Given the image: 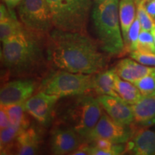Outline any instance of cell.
Wrapping results in <instances>:
<instances>
[{"label":"cell","mask_w":155,"mask_h":155,"mask_svg":"<svg viewBox=\"0 0 155 155\" xmlns=\"http://www.w3.org/2000/svg\"><path fill=\"white\" fill-rule=\"evenodd\" d=\"M50 67L55 70L95 74L108 67L109 57L88 34L54 28L47 38Z\"/></svg>","instance_id":"obj_1"},{"label":"cell","mask_w":155,"mask_h":155,"mask_svg":"<svg viewBox=\"0 0 155 155\" xmlns=\"http://www.w3.org/2000/svg\"><path fill=\"white\" fill-rule=\"evenodd\" d=\"M48 37L25 29L2 41L1 61L7 75L17 78H40L51 68L47 50Z\"/></svg>","instance_id":"obj_2"},{"label":"cell","mask_w":155,"mask_h":155,"mask_svg":"<svg viewBox=\"0 0 155 155\" xmlns=\"http://www.w3.org/2000/svg\"><path fill=\"white\" fill-rule=\"evenodd\" d=\"M119 4V0L96 3L92 11L97 42L103 51L112 57H119L125 54Z\"/></svg>","instance_id":"obj_3"},{"label":"cell","mask_w":155,"mask_h":155,"mask_svg":"<svg viewBox=\"0 0 155 155\" xmlns=\"http://www.w3.org/2000/svg\"><path fill=\"white\" fill-rule=\"evenodd\" d=\"M55 112V124L71 128L85 140L101 116L103 108L98 98L83 94L75 96Z\"/></svg>","instance_id":"obj_4"},{"label":"cell","mask_w":155,"mask_h":155,"mask_svg":"<svg viewBox=\"0 0 155 155\" xmlns=\"http://www.w3.org/2000/svg\"><path fill=\"white\" fill-rule=\"evenodd\" d=\"M54 28L71 32L88 34L87 28L92 0H46Z\"/></svg>","instance_id":"obj_5"},{"label":"cell","mask_w":155,"mask_h":155,"mask_svg":"<svg viewBox=\"0 0 155 155\" xmlns=\"http://www.w3.org/2000/svg\"><path fill=\"white\" fill-rule=\"evenodd\" d=\"M93 78L94 74L57 70L45 78L41 91L61 98L91 94L93 92Z\"/></svg>","instance_id":"obj_6"},{"label":"cell","mask_w":155,"mask_h":155,"mask_svg":"<svg viewBox=\"0 0 155 155\" xmlns=\"http://www.w3.org/2000/svg\"><path fill=\"white\" fill-rule=\"evenodd\" d=\"M17 11L19 20L29 32L48 37L55 28L46 0H22Z\"/></svg>","instance_id":"obj_7"},{"label":"cell","mask_w":155,"mask_h":155,"mask_svg":"<svg viewBox=\"0 0 155 155\" xmlns=\"http://www.w3.org/2000/svg\"><path fill=\"white\" fill-rule=\"evenodd\" d=\"M131 135L132 131L129 126L118 123L107 114L103 112L98 121L84 141L105 139L115 144H124L129 141Z\"/></svg>","instance_id":"obj_8"},{"label":"cell","mask_w":155,"mask_h":155,"mask_svg":"<svg viewBox=\"0 0 155 155\" xmlns=\"http://www.w3.org/2000/svg\"><path fill=\"white\" fill-rule=\"evenodd\" d=\"M60 99L59 96L40 91L27 100L24 106L29 115L38 123L48 126L54 119L55 106Z\"/></svg>","instance_id":"obj_9"},{"label":"cell","mask_w":155,"mask_h":155,"mask_svg":"<svg viewBox=\"0 0 155 155\" xmlns=\"http://www.w3.org/2000/svg\"><path fill=\"white\" fill-rule=\"evenodd\" d=\"M38 87L36 78H17L5 83L0 90V105L24 104Z\"/></svg>","instance_id":"obj_10"},{"label":"cell","mask_w":155,"mask_h":155,"mask_svg":"<svg viewBox=\"0 0 155 155\" xmlns=\"http://www.w3.org/2000/svg\"><path fill=\"white\" fill-rule=\"evenodd\" d=\"M83 141L76 131L66 126L56 124L50 131V148L53 154H71Z\"/></svg>","instance_id":"obj_11"},{"label":"cell","mask_w":155,"mask_h":155,"mask_svg":"<svg viewBox=\"0 0 155 155\" xmlns=\"http://www.w3.org/2000/svg\"><path fill=\"white\" fill-rule=\"evenodd\" d=\"M97 98L103 109L114 121L126 126H130L134 122L131 106L122 98L107 95L98 96Z\"/></svg>","instance_id":"obj_12"},{"label":"cell","mask_w":155,"mask_h":155,"mask_svg":"<svg viewBox=\"0 0 155 155\" xmlns=\"http://www.w3.org/2000/svg\"><path fill=\"white\" fill-rule=\"evenodd\" d=\"M41 137L37 129L29 127L21 131L17 136L14 154L19 155L37 154L41 145Z\"/></svg>","instance_id":"obj_13"},{"label":"cell","mask_w":155,"mask_h":155,"mask_svg":"<svg viewBox=\"0 0 155 155\" xmlns=\"http://www.w3.org/2000/svg\"><path fill=\"white\" fill-rule=\"evenodd\" d=\"M134 122L143 127L155 123V93L143 96L136 104L130 105Z\"/></svg>","instance_id":"obj_14"},{"label":"cell","mask_w":155,"mask_h":155,"mask_svg":"<svg viewBox=\"0 0 155 155\" xmlns=\"http://www.w3.org/2000/svg\"><path fill=\"white\" fill-rule=\"evenodd\" d=\"M154 68L142 65L132 58H124L116 63L114 70L121 78L133 83L152 72Z\"/></svg>","instance_id":"obj_15"},{"label":"cell","mask_w":155,"mask_h":155,"mask_svg":"<svg viewBox=\"0 0 155 155\" xmlns=\"http://www.w3.org/2000/svg\"><path fill=\"white\" fill-rule=\"evenodd\" d=\"M126 145L127 152L136 155H155V131L150 129L139 131Z\"/></svg>","instance_id":"obj_16"},{"label":"cell","mask_w":155,"mask_h":155,"mask_svg":"<svg viewBox=\"0 0 155 155\" xmlns=\"http://www.w3.org/2000/svg\"><path fill=\"white\" fill-rule=\"evenodd\" d=\"M25 30L20 20L17 18L13 9L1 4L0 6V39L1 42Z\"/></svg>","instance_id":"obj_17"},{"label":"cell","mask_w":155,"mask_h":155,"mask_svg":"<svg viewBox=\"0 0 155 155\" xmlns=\"http://www.w3.org/2000/svg\"><path fill=\"white\" fill-rule=\"evenodd\" d=\"M115 70H104L94 74L93 78V92L98 96L107 95L121 98L115 91Z\"/></svg>","instance_id":"obj_18"},{"label":"cell","mask_w":155,"mask_h":155,"mask_svg":"<svg viewBox=\"0 0 155 155\" xmlns=\"http://www.w3.org/2000/svg\"><path fill=\"white\" fill-rule=\"evenodd\" d=\"M119 14L124 40L137 18V0H119Z\"/></svg>","instance_id":"obj_19"},{"label":"cell","mask_w":155,"mask_h":155,"mask_svg":"<svg viewBox=\"0 0 155 155\" xmlns=\"http://www.w3.org/2000/svg\"><path fill=\"white\" fill-rule=\"evenodd\" d=\"M0 108L5 111L8 116L10 125L19 129H25L30 127L29 114L25 110L24 104L0 105Z\"/></svg>","instance_id":"obj_20"},{"label":"cell","mask_w":155,"mask_h":155,"mask_svg":"<svg viewBox=\"0 0 155 155\" xmlns=\"http://www.w3.org/2000/svg\"><path fill=\"white\" fill-rule=\"evenodd\" d=\"M115 91L121 98L129 105L136 104L143 96L133 83L124 80L117 74L115 78Z\"/></svg>","instance_id":"obj_21"},{"label":"cell","mask_w":155,"mask_h":155,"mask_svg":"<svg viewBox=\"0 0 155 155\" xmlns=\"http://www.w3.org/2000/svg\"><path fill=\"white\" fill-rule=\"evenodd\" d=\"M24 130V129H23ZM22 129L14 126H9L0 130V152L1 154H14L15 145L18 134Z\"/></svg>","instance_id":"obj_22"},{"label":"cell","mask_w":155,"mask_h":155,"mask_svg":"<svg viewBox=\"0 0 155 155\" xmlns=\"http://www.w3.org/2000/svg\"><path fill=\"white\" fill-rule=\"evenodd\" d=\"M141 30V24L137 17L129 29L127 38L124 40L125 54H129L131 52L137 50V43H138L139 36Z\"/></svg>","instance_id":"obj_23"},{"label":"cell","mask_w":155,"mask_h":155,"mask_svg":"<svg viewBox=\"0 0 155 155\" xmlns=\"http://www.w3.org/2000/svg\"><path fill=\"white\" fill-rule=\"evenodd\" d=\"M137 17L141 24V30L152 31L155 25V21L145 8V0H137Z\"/></svg>","instance_id":"obj_24"},{"label":"cell","mask_w":155,"mask_h":155,"mask_svg":"<svg viewBox=\"0 0 155 155\" xmlns=\"http://www.w3.org/2000/svg\"><path fill=\"white\" fill-rule=\"evenodd\" d=\"M142 96L152 94L155 93V68L152 72L144 75L141 78L133 82Z\"/></svg>","instance_id":"obj_25"},{"label":"cell","mask_w":155,"mask_h":155,"mask_svg":"<svg viewBox=\"0 0 155 155\" xmlns=\"http://www.w3.org/2000/svg\"><path fill=\"white\" fill-rule=\"evenodd\" d=\"M129 56L133 60L144 65L155 67V53L145 50H136L129 53Z\"/></svg>","instance_id":"obj_26"},{"label":"cell","mask_w":155,"mask_h":155,"mask_svg":"<svg viewBox=\"0 0 155 155\" xmlns=\"http://www.w3.org/2000/svg\"><path fill=\"white\" fill-rule=\"evenodd\" d=\"M137 50L155 53V44L151 31L141 30L137 43Z\"/></svg>","instance_id":"obj_27"},{"label":"cell","mask_w":155,"mask_h":155,"mask_svg":"<svg viewBox=\"0 0 155 155\" xmlns=\"http://www.w3.org/2000/svg\"><path fill=\"white\" fill-rule=\"evenodd\" d=\"M72 155H91V144L88 141H83L75 151L71 153Z\"/></svg>","instance_id":"obj_28"},{"label":"cell","mask_w":155,"mask_h":155,"mask_svg":"<svg viewBox=\"0 0 155 155\" xmlns=\"http://www.w3.org/2000/svg\"><path fill=\"white\" fill-rule=\"evenodd\" d=\"M10 126L9 120L5 111L0 108V130H2Z\"/></svg>","instance_id":"obj_29"},{"label":"cell","mask_w":155,"mask_h":155,"mask_svg":"<svg viewBox=\"0 0 155 155\" xmlns=\"http://www.w3.org/2000/svg\"><path fill=\"white\" fill-rule=\"evenodd\" d=\"M145 8L155 21V0H145Z\"/></svg>","instance_id":"obj_30"},{"label":"cell","mask_w":155,"mask_h":155,"mask_svg":"<svg viewBox=\"0 0 155 155\" xmlns=\"http://www.w3.org/2000/svg\"><path fill=\"white\" fill-rule=\"evenodd\" d=\"M22 0H4L6 6L9 9H14L17 7Z\"/></svg>","instance_id":"obj_31"},{"label":"cell","mask_w":155,"mask_h":155,"mask_svg":"<svg viewBox=\"0 0 155 155\" xmlns=\"http://www.w3.org/2000/svg\"><path fill=\"white\" fill-rule=\"evenodd\" d=\"M151 32H152V35H153V38H154V44H155V25H154V28H153V29L152 30V31H151Z\"/></svg>","instance_id":"obj_32"},{"label":"cell","mask_w":155,"mask_h":155,"mask_svg":"<svg viewBox=\"0 0 155 155\" xmlns=\"http://www.w3.org/2000/svg\"><path fill=\"white\" fill-rule=\"evenodd\" d=\"M95 2V3H101V2H106V1H108V0H94Z\"/></svg>","instance_id":"obj_33"}]
</instances>
